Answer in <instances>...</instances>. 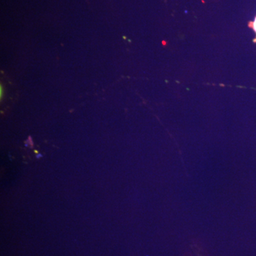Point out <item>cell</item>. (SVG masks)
Masks as SVG:
<instances>
[{"mask_svg": "<svg viewBox=\"0 0 256 256\" xmlns=\"http://www.w3.org/2000/svg\"><path fill=\"white\" fill-rule=\"evenodd\" d=\"M254 30H255V31L256 32V18L255 20V22H254Z\"/></svg>", "mask_w": 256, "mask_h": 256, "instance_id": "cell-1", "label": "cell"}]
</instances>
